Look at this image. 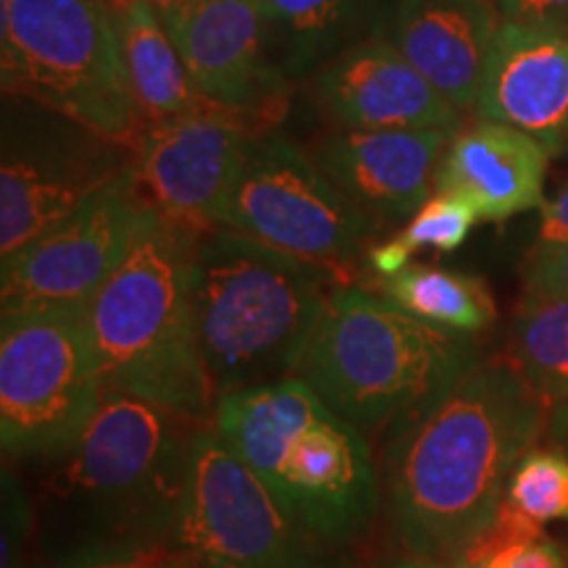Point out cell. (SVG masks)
<instances>
[{
    "label": "cell",
    "instance_id": "6da1fadb",
    "mask_svg": "<svg viewBox=\"0 0 568 568\" xmlns=\"http://www.w3.org/2000/svg\"><path fill=\"white\" fill-rule=\"evenodd\" d=\"M201 424L105 387L88 429L48 464L32 503L45 568L172 556Z\"/></svg>",
    "mask_w": 568,
    "mask_h": 568
},
{
    "label": "cell",
    "instance_id": "7a4b0ae2",
    "mask_svg": "<svg viewBox=\"0 0 568 568\" xmlns=\"http://www.w3.org/2000/svg\"><path fill=\"white\" fill-rule=\"evenodd\" d=\"M548 418L550 403L514 361L493 358L393 424L385 495L403 548L414 558H456L489 527Z\"/></svg>",
    "mask_w": 568,
    "mask_h": 568
},
{
    "label": "cell",
    "instance_id": "3957f363",
    "mask_svg": "<svg viewBox=\"0 0 568 568\" xmlns=\"http://www.w3.org/2000/svg\"><path fill=\"white\" fill-rule=\"evenodd\" d=\"M213 429L303 537L351 542L372 527L379 477L366 435L303 379L222 395Z\"/></svg>",
    "mask_w": 568,
    "mask_h": 568
},
{
    "label": "cell",
    "instance_id": "277c9868",
    "mask_svg": "<svg viewBox=\"0 0 568 568\" xmlns=\"http://www.w3.org/2000/svg\"><path fill=\"white\" fill-rule=\"evenodd\" d=\"M332 268L211 226L193 247V316L216 397L290 379L332 290Z\"/></svg>",
    "mask_w": 568,
    "mask_h": 568
},
{
    "label": "cell",
    "instance_id": "5b68a950",
    "mask_svg": "<svg viewBox=\"0 0 568 568\" xmlns=\"http://www.w3.org/2000/svg\"><path fill=\"white\" fill-rule=\"evenodd\" d=\"M203 232L155 216L84 308L105 387L201 424L216 410L193 316V247Z\"/></svg>",
    "mask_w": 568,
    "mask_h": 568
},
{
    "label": "cell",
    "instance_id": "8992f818",
    "mask_svg": "<svg viewBox=\"0 0 568 568\" xmlns=\"http://www.w3.org/2000/svg\"><path fill=\"white\" fill-rule=\"evenodd\" d=\"M479 361L471 335L424 324L387 297L339 284L295 376L366 435L429 406Z\"/></svg>",
    "mask_w": 568,
    "mask_h": 568
},
{
    "label": "cell",
    "instance_id": "52a82bcc",
    "mask_svg": "<svg viewBox=\"0 0 568 568\" xmlns=\"http://www.w3.org/2000/svg\"><path fill=\"white\" fill-rule=\"evenodd\" d=\"M0 77L6 98L140 145L142 113L116 27L98 0H0Z\"/></svg>",
    "mask_w": 568,
    "mask_h": 568
},
{
    "label": "cell",
    "instance_id": "ba28073f",
    "mask_svg": "<svg viewBox=\"0 0 568 568\" xmlns=\"http://www.w3.org/2000/svg\"><path fill=\"white\" fill-rule=\"evenodd\" d=\"M103 393L84 311H6L0 318L6 458H48L67 450L98 414Z\"/></svg>",
    "mask_w": 568,
    "mask_h": 568
},
{
    "label": "cell",
    "instance_id": "9c48e42d",
    "mask_svg": "<svg viewBox=\"0 0 568 568\" xmlns=\"http://www.w3.org/2000/svg\"><path fill=\"white\" fill-rule=\"evenodd\" d=\"M376 224L311 161L308 151L280 134L253 140L219 213V226L332 268L339 280Z\"/></svg>",
    "mask_w": 568,
    "mask_h": 568
},
{
    "label": "cell",
    "instance_id": "30bf717a",
    "mask_svg": "<svg viewBox=\"0 0 568 568\" xmlns=\"http://www.w3.org/2000/svg\"><path fill=\"white\" fill-rule=\"evenodd\" d=\"M34 105V103H32ZM134 169L126 145L34 105L6 109L0 161V261L59 226Z\"/></svg>",
    "mask_w": 568,
    "mask_h": 568
},
{
    "label": "cell",
    "instance_id": "8fae6325",
    "mask_svg": "<svg viewBox=\"0 0 568 568\" xmlns=\"http://www.w3.org/2000/svg\"><path fill=\"white\" fill-rule=\"evenodd\" d=\"M172 556L195 568H282L308 552L253 468L213 426H201Z\"/></svg>",
    "mask_w": 568,
    "mask_h": 568
},
{
    "label": "cell",
    "instance_id": "7c38bea8",
    "mask_svg": "<svg viewBox=\"0 0 568 568\" xmlns=\"http://www.w3.org/2000/svg\"><path fill=\"white\" fill-rule=\"evenodd\" d=\"M153 216L155 209L134 187L132 169L59 226L3 261V314L32 308L84 311L92 295L122 266Z\"/></svg>",
    "mask_w": 568,
    "mask_h": 568
},
{
    "label": "cell",
    "instance_id": "4fadbf2b",
    "mask_svg": "<svg viewBox=\"0 0 568 568\" xmlns=\"http://www.w3.org/2000/svg\"><path fill=\"white\" fill-rule=\"evenodd\" d=\"M237 113H187L151 124L134 153V187L151 209L187 230L219 226L253 148Z\"/></svg>",
    "mask_w": 568,
    "mask_h": 568
},
{
    "label": "cell",
    "instance_id": "5bb4252c",
    "mask_svg": "<svg viewBox=\"0 0 568 568\" xmlns=\"http://www.w3.org/2000/svg\"><path fill=\"white\" fill-rule=\"evenodd\" d=\"M311 90L343 130L458 132L464 113L387 38L347 48L314 71Z\"/></svg>",
    "mask_w": 568,
    "mask_h": 568
},
{
    "label": "cell",
    "instance_id": "9a60e30c",
    "mask_svg": "<svg viewBox=\"0 0 568 568\" xmlns=\"http://www.w3.org/2000/svg\"><path fill=\"white\" fill-rule=\"evenodd\" d=\"M166 30L190 80L216 109L243 116L282 90L284 77L266 55L264 0H197Z\"/></svg>",
    "mask_w": 568,
    "mask_h": 568
},
{
    "label": "cell",
    "instance_id": "2e32d148",
    "mask_svg": "<svg viewBox=\"0 0 568 568\" xmlns=\"http://www.w3.org/2000/svg\"><path fill=\"white\" fill-rule=\"evenodd\" d=\"M456 132L339 130L311 142L308 155L376 222H406L432 197L437 163Z\"/></svg>",
    "mask_w": 568,
    "mask_h": 568
},
{
    "label": "cell",
    "instance_id": "e0dca14e",
    "mask_svg": "<svg viewBox=\"0 0 568 568\" xmlns=\"http://www.w3.org/2000/svg\"><path fill=\"white\" fill-rule=\"evenodd\" d=\"M477 113L568 153V32L500 21L477 92Z\"/></svg>",
    "mask_w": 568,
    "mask_h": 568
},
{
    "label": "cell",
    "instance_id": "ac0fdd59",
    "mask_svg": "<svg viewBox=\"0 0 568 568\" xmlns=\"http://www.w3.org/2000/svg\"><path fill=\"white\" fill-rule=\"evenodd\" d=\"M550 159L542 142L527 132L479 119L447 142L435 190L471 203L479 222H506L516 213L542 209Z\"/></svg>",
    "mask_w": 568,
    "mask_h": 568
},
{
    "label": "cell",
    "instance_id": "d6986e66",
    "mask_svg": "<svg viewBox=\"0 0 568 568\" xmlns=\"http://www.w3.org/2000/svg\"><path fill=\"white\" fill-rule=\"evenodd\" d=\"M500 21L489 0H400L387 40L466 116Z\"/></svg>",
    "mask_w": 568,
    "mask_h": 568
},
{
    "label": "cell",
    "instance_id": "ffe728a7",
    "mask_svg": "<svg viewBox=\"0 0 568 568\" xmlns=\"http://www.w3.org/2000/svg\"><path fill=\"white\" fill-rule=\"evenodd\" d=\"M268 48L284 80L314 74L347 48L387 38L400 0H264Z\"/></svg>",
    "mask_w": 568,
    "mask_h": 568
},
{
    "label": "cell",
    "instance_id": "44dd1931",
    "mask_svg": "<svg viewBox=\"0 0 568 568\" xmlns=\"http://www.w3.org/2000/svg\"><path fill=\"white\" fill-rule=\"evenodd\" d=\"M113 27H116L126 77H130L132 95L142 119L159 124L166 119L187 116V113L222 111L197 92L172 34L148 0H140Z\"/></svg>",
    "mask_w": 568,
    "mask_h": 568
},
{
    "label": "cell",
    "instance_id": "7402d4cb",
    "mask_svg": "<svg viewBox=\"0 0 568 568\" xmlns=\"http://www.w3.org/2000/svg\"><path fill=\"white\" fill-rule=\"evenodd\" d=\"M382 295L418 322L447 332L474 335L495 322L497 305L481 276L453 268L408 264L379 280Z\"/></svg>",
    "mask_w": 568,
    "mask_h": 568
},
{
    "label": "cell",
    "instance_id": "603a6c76",
    "mask_svg": "<svg viewBox=\"0 0 568 568\" xmlns=\"http://www.w3.org/2000/svg\"><path fill=\"white\" fill-rule=\"evenodd\" d=\"M510 361L550 408L568 397V297L527 293L510 329Z\"/></svg>",
    "mask_w": 568,
    "mask_h": 568
},
{
    "label": "cell",
    "instance_id": "cb8c5ba5",
    "mask_svg": "<svg viewBox=\"0 0 568 568\" xmlns=\"http://www.w3.org/2000/svg\"><path fill=\"white\" fill-rule=\"evenodd\" d=\"M450 564L453 568H568V552L545 535L542 521L503 500L489 527Z\"/></svg>",
    "mask_w": 568,
    "mask_h": 568
},
{
    "label": "cell",
    "instance_id": "d4e9b609",
    "mask_svg": "<svg viewBox=\"0 0 568 568\" xmlns=\"http://www.w3.org/2000/svg\"><path fill=\"white\" fill-rule=\"evenodd\" d=\"M506 500L537 521H568V456L548 447L529 450L508 479Z\"/></svg>",
    "mask_w": 568,
    "mask_h": 568
},
{
    "label": "cell",
    "instance_id": "484cf974",
    "mask_svg": "<svg viewBox=\"0 0 568 568\" xmlns=\"http://www.w3.org/2000/svg\"><path fill=\"white\" fill-rule=\"evenodd\" d=\"M479 213L464 197L450 193H435L408 219L406 230L395 237V243L406 251L410 258L418 251L453 253L464 245L471 234Z\"/></svg>",
    "mask_w": 568,
    "mask_h": 568
},
{
    "label": "cell",
    "instance_id": "4316f807",
    "mask_svg": "<svg viewBox=\"0 0 568 568\" xmlns=\"http://www.w3.org/2000/svg\"><path fill=\"white\" fill-rule=\"evenodd\" d=\"M521 272L527 293L568 297V243H537Z\"/></svg>",
    "mask_w": 568,
    "mask_h": 568
},
{
    "label": "cell",
    "instance_id": "83f0119b",
    "mask_svg": "<svg viewBox=\"0 0 568 568\" xmlns=\"http://www.w3.org/2000/svg\"><path fill=\"white\" fill-rule=\"evenodd\" d=\"M497 11L506 21L568 32V0H497Z\"/></svg>",
    "mask_w": 568,
    "mask_h": 568
},
{
    "label": "cell",
    "instance_id": "f1b7e54d",
    "mask_svg": "<svg viewBox=\"0 0 568 568\" xmlns=\"http://www.w3.org/2000/svg\"><path fill=\"white\" fill-rule=\"evenodd\" d=\"M539 211V243H568V184Z\"/></svg>",
    "mask_w": 568,
    "mask_h": 568
},
{
    "label": "cell",
    "instance_id": "f546056e",
    "mask_svg": "<svg viewBox=\"0 0 568 568\" xmlns=\"http://www.w3.org/2000/svg\"><path fill=\"white\" fill-rule=\"evenodd\" d=\"M548 439H550V445L556 447V450L566 453V456H568V397L550 408Z\"/></svg>",
    "mask_w": 568,
    "mask_h": 568
},
{
    "label": "cell",
    "instance_id": "4dcf8cb0",
    "mask_svg": "<svg viewBox=\"0 0 568 568\" xmlns=\"http://www.w3.org/2000/svg\"><path fill=\"white\" fill-rule=\"evenodd\" d=\"M92 568H195V566L180 556H153V558L126 560V564H109V566H92Z\"/></svg>",
    "mask_w": 568,
    "mask_h": 568
},
{
    "label": "cell",
    "instance_id": "1f68e13d",
    "mask_svg": "<svg viewBox=\"0 0 568 568\" xmlns=\"http://www.w3.org/2000/svg\"><path fill=\"white\" fill-rule=\"evenodd\" d=\"M148 3H151L153 9L159 11L161 21H163V24H166L169 19H174L176 13L187 11L190 6H195V3H197V0H148Z\"/></svg>",
    "mask_w": 568,
    "mask_h": 568
},
{
    "label": "cell",
    "instance_id": "d6a6232c",
    "mask_svg": "<svg viewBox=\"0 0 568 568\" xmlns=\"http://www.w3.org/2000/svg\"><path fill=\"white\" fill-rule=\"evenodd\" d=\"M98 3L103 6V11L109 13L113 24H116V21L122 19V17H126V13H130L134 6L140 3V0H98Z\"/></svg>",
    "mask_w": 568,
    "mask_h": 568
},
{
    "label": "cell",
    "instance_id": "836d02e7",
    "mask_svg": "<svg viewBox=\"0 0 568 568\" xmlns=\"http://www.w3.org/2000/svg\"><path fill=\"white\" fill-rule=\"evenodd\" d=\"M389 568H453L445 566L443 560H429V558H414V560H403V564H395Z\"/></svg>",
    "mask_w": 568,
    "mask_h": 568
},
{
    "label": "cell",
    "instance_id": "e575fe53",
    "mask_svg": "<svg viewBox=\"0 0 568 568\" xmlns=\"http://www.w3.org/2000/svg\"><path fill=\"white\" fill-rule=\"evenodd\" d=\"M282 568H326V566L316 564V560L311 558V556H303V558H297V560H293V564H287V566H282Z\"/></svg>",
    "mask_w": 568,
    "mask_h": 568
},
{
    "label": "cell",
    "instance_id": "d590c367",
    "mask_svg": "<svg viewBox=\"0 0 568 568\" xmlns=\"http://www.w3.org/2000/svg\"><path fill=\"white\" fill-rule=\"evenodd\" d=\"M489 3H493V6H497V0H489Z\"/></svg>",
    "mask_w": 568,
    "mask_h": 568
}]
</instances>
